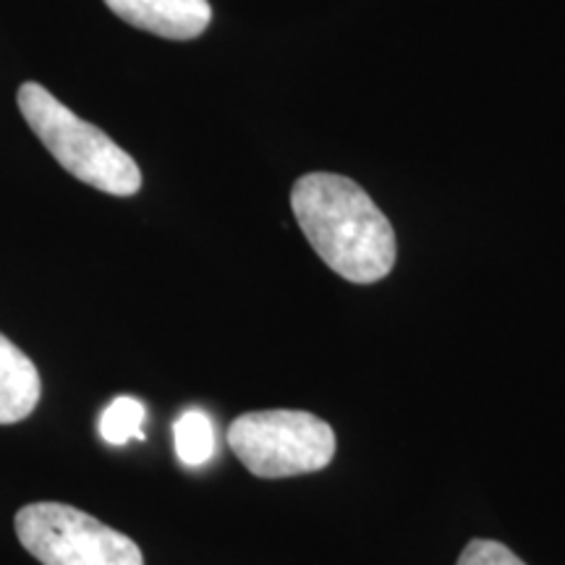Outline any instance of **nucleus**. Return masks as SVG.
Returning <instances> with one entry per match:
<instances>
[{
    "mask_svg": "<svg viewBox=\"0 0 565 565\" xmlns=\"http://www.w3.org/2000/svg\"><path fill=\"white\" fill-rule=\"evenodd\" d=\"M228 445L259 479H286L328 469L335 458V433L309 412L270 408L233 419Z\"/></svg>",
    "mask_w": 565,
    "mask_h": 565,
    "instance_id": "3",
    "label": "nucleus"
},
{
    "mask_svg": "<svg viewBox=\"0 0 565 565\" xmlns=\"http://www.w3.org/2000/svg\"><path fill=\"white\" fill-rule=\"evenodd\" d=\"M173 445L183 466L207 463L215 456V427H212L210 416L200 408L181 414L179 422L173 424Z\"/></svg>",
    "mask_w": 565,
    "mask_h": 565,
    "instance_id": "7",
    "label": "nucleus"
},
{
    "mask_svg": "<svg viewBox=\"0 0 565 565\" xmlns=\"http://www.w3.org/2000/svg\"><path fill=\"white\" fill-rule=\"evenodd\" d=\"M291 207L307 242L343 280L370 286L391 275L398 252L395 231L356 181L338 173L301 175Z\"/></svg>",
    "mask_w": 565,
    "mask_h": 565,
    "instance_id": "1",
    "label": "nucleus"
},
{
    "mask_svg": "<svg viewBox=\"0 0 565 565\" xmlns=\"http://www.w3.org/2000/svg\"><path fill=\"white\" fill-rule=\"evenodd\" d=\"M456 565H526L513 550L494 540H471L461 550Z\"/></svg>",
    "mask_w": 565,
    "mask_h": 565,
    "instance_id": "9",
    "label": "nucleus"
},
{
    "mask_svg": "<svg viewBox=\"0 0 565 565\" xmlns=\"http://www.w3.org/2000/svg\"><path fill=\"white\" fill-rule=\"evenodd\" d=\"M40 395L38 366L17 343L0 333V424L26 419L38 408Z\"/></svg>",
    "mask_w": 565,
    "mask_h": 565,
    "instance_id": "6",
    "label": "nucleus"
},
{
    "mask_svg": "<svg viewBox=\"0 0 565 565\" xmlns=\"http://www.w3.org/2000/svg\"><path fill=\"white\" fill-rule=\"evenodd\" d=\"M147 419V408L131 395H118L100 416V435L108 445H126L129 440H145L141 424Z\"/></svg>",
    "mask_w": 565,
    "mask_h": 565,
    "instance_id": "8",
    "label": "nucleus"
},
{
    "mask_svg": "<svg viewBox=\"0 0 565 565\" xmlns=\"http://www.w3.org/2000/svg\"><path fill=\"white\" fill-rule=\"evenodd\" d=\"M21 547L42 565H145L131 536L66 503H30L13 519Z\"/></svg>",
    "mask_w": 565,
    "mask_h": 565,
    "instance_id": "4",
    "label": "nucleus"
},
{
    "mask_svg": "<svg viewBox=\"0 0 565 565\" xmlns=\"http://www.w3.org/2000/svg\"><path fill=\"white\" fill-rule=\"evenodd\" d=\"M19 110L47 152L66 171L97 192L131 196L141 189L139 166L95 124L68 110L38 82L21 84Z\"/></svg>",
    "mask_w": 565,
    "mask_h": 565,
    "instance_id": "2",
    "label": "nucleus"
},
{
    "mask_svg": "<svg viewBox=\"0 0 565 565\" xmlns=\"http://www.w3.org/2000/svg\"><path fill=\"white\" fill-rule=\"evenodd\" d=\"M105 6L137 30L166 40H194L210 26L207 0H105Z\"/></svg>",
    "mask_w": 565,
    "mask_h": 565,
    "instance_id": "5",
    "label": "nucleus"
}]
</instances>
